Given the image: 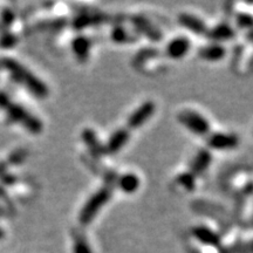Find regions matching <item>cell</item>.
I'll use <instances>...</instances> for the list:
<instances>
[{
	"label": "cell",
	"mask_w": 253,
	"mask_h": 253,
	"mask_svg": "<svg viewBox=\"0 0 253 253\" xmlns=\"http://www.w3.org/2000/svg\"><path fill=\"white\" fill-rule=\"evenodd\" d=\"M14 20V14L13 12L11 11V9H7L6 8L4 12H2L1 14V24H2V27H9L13 23Z\"/></svg>",
	"instance_id": "23"
},
{
	"label": "cell",
	"mask_w": 253,
	"mask_h": 253,
	"mask_svg": "<svg viewBox=\"0 0 253 253\" xmlns=\"http://www.w3.org/2000/svg\"><path fill=\"white\" fill-rule=\"evenodd\" d=\"M178 20L182 26H184L186 30L191 31L192 33L198 34V36L208 33V27L207 25L204 24V21L201 20V19L197 17H195V15L183 13L179 15Z\"/></svg>",
	"instance_id": "12"
},
{
	"label": "cell",
	"mask_w": 253,
	"mask_h": 253,
	"mask_svg": "<svg viewBox=\"0 0 253 253\" xmlns=\"http://www.w3.org/2000/svg\"><path fill=\"white\" fill-rule=\"evenodd\" d=\"M156 106L153 101H147L142 106L138 107L134 113L129 116L128 126L130 129H137L144 125L145 122L154 115Z\"/></svg>",
	"instance_id": "5"
},
{
	"label": "cell",
	"mask_w": 253,
	"mask_h": 253,
	"mask_svg": "<svg viewBox=\"0 0 253 253\" xmlns=\"http://www.w3.org/2000/svg\"><path fill=\"white\" fill-rule=\"evenodd\" d=\"M112 40H114L118 43H128L134 42V41H136V38L134 36H131V33H129V32L125 30V28L116 27L114 28L112 32Z\"/></svg>",
	"instance_id": "20"
},
{
	"label": "cell",
	"mask_w": 253,
	"mask_h": 253,
	"mask_svg": "<svg viewBox=\"0 0 253 253\" xmlns=\"http://www.w3.org/2000/svg\"><path fill=\"white\" fill-rule=\"evenodd\" d=\"M239 143L238 137L232 134H223V132H214L208 138L209 147L212 149L224 150L236 148Z\"/></svg>",
	"instance_id": "6"
},
{
	"label": "cell",
	"mask_w": 253,
	"mask_h": 253,
	"mask_svg": "<svg viewBox=\"0 0 253 253\" xmlns=\"http://www.w3.org/2000/svg\"><path fill=\"white\" fill-rule=\"evenodd\" d=\"M132 25H134L136 30L140 32L141 34H143L148 38V39L153 41H160L162 40V33L154 26L145 17L142 15H135L131 19Z\"/></svg>",
	"instance_id": "7"
},
{
	"label": "cell",
	"mask_w": 253,
	"mask_h": 253,
	"mask_svg": "<svg viewBox=\"0 0 253 253\" xmlns=\"http://www.w3.org/2000/svg\"><path fill=\"white\" fill-rule=\"evenodd\" d=\"M82 140H84V143L87 145L88 150H89V153L93 157L99 160L102 155L106 154L104 145L101 144V142L99 138H97L95 131L91 130V129H84V130L82 131Z\"/></svg>",
	"instance_id": "10"
},
{
	"label": "cell",
	"mask_w": 253,
	"mask_h": 253,
	"mask_svg": "<svg viewBox=\"0 0 253 253\" xmlns=\"http://www.w3.org/2000/svg\"><path fill=\"white\" fill-rule=\"evenodd\" d=\"M192 235L197 240L203 243L204 245L218 246L220 244V238L217 233H214L212 230L208 229L205 226H197L192 229Z\"/></svg>",
	"instance_id": "14"
},
{
	"label": "cell",
	"mask_w": 253,
	"mask_h": 253,
	"mask_svg": "<svg viewBox=\"0 0 253 253\" xmlns=\"http://www.w3.org/2000/svg\"><path fill=\"white\" fill-rule=\"evenodd\" d=\"M178 121L196 135L204 136L210 132V123L208 120L194 110H183L179 113Z\"/></svg>",
	"instance_id": "4"
},
{
	"label": "cell",
	"mask_w": 253,
	"mask_h": 253,
	"mask_svg": "<svg viewBox=\"0 0 253 253\" xmlns=\"http://www.w3.org/2000/svg\"><path fill=\"white\" fill-rule=\"evenodd\" d=\"M15 42V38L14 36H12V34H5L4 37H2L1 39V45L5 47V48H8V47H12L14 45Z\"/></svg>",
	"instance_id": "24"
},
{
	"label": "cell",
	"mask_w": 253,
	"mask_h": 253,
	"mask_svg": "<svg viewBox=\"0 0 253 253\" xmlns=\"http://www.w3.org/2000/svg\"><path fill=\"white\" fill-rule=\"evenodd\" d=\"M5 237V232H4V230L2 229H0V239H2Z\"/></svg>",
	"instance_id": "27"
},
{
	"label": "cell",
	"mask_w": 253,
	"mask_h": 253,
	"mask_svg": "<svg viewBox=\"0 0 253 253\" xmlns=\"http://www.w3.org/2000/svg\"><path fill=\"white\" fill-rule=\"evenodd\" d=\"M0 62L6 71L11 73V77L18 84H21L24 87H26L34 96L39 97V99H45L48 96V87L21 63L8 58L2 59Z\"/></svg>",
	"instance_id": "1"
},
{
	"label": "cell",
	"mask_w": 253,
	"mask_h": 253,
	"mask_svg": "<svg viewBox=\"0 0 253 253\" xmlns=\"http://www.w3.org/2000/svg\"><path fill=\"white\" fill-rule=\"evenodd\" d=\"M140 178L134 173H126L118 178V185L126 194H134L140 188Z\"/></svg>",
	"instance_id": "18"
},
{
	"label": "cell",
	"mask_w": 253,
	"mask_h": 253,
	"mask_svg": "<svg viewBox=\"0 0 253 253\" xmlns=\"http://www.w3.org/2000/svg\"><path fill=\"white\" fill-rule=\"evenodd\" d=\"M226 50L219 43H212V45L204 46L199 49V56L207 61H219L225 56Z\"/></svg>",
	"instance_id": "16"
},
{
	"label": "cell",
	"mask_w": 253,
	"mask_h": 253,
	"mask_svg": "<svg viewBox=\"0 0 253 253\" xmlns=\"http://www.w3.org/2000/svg\"><path fill=\"white\" fill-rule=\"evenodd\" d=\"M108 21V18H107L106 14L99 13V12H94V13H90V12H84L80 15H78L77 19L74 20V27L77 30H82V28L91 26V25H99L102 23H107Z\"/></svg>",
	"instance_id": "11"
},
{
	"label": "cell",
	"mask_w": 253,
	"mask_h": 253,
	"mask_svg": "<svg viewBox=\"0 0 253 253\" xmlns=\"http://www.w3.org/2000/svg\"><path fill=\"white\" fill-rule=\"evenodd\" d=\"M178 182L186 190H192L195 186V176H192L191 173H183L178 177Z\"/></svg>",
	"instance_id": "22"
},
{
	"label": "cell",
	"mask_w": 253,
	"mask_h": 253,
	"mask_svg": "<svg viewBox=\"0 0 253 253\" xmlns=\"http://www.w3.org/2000/svg\"><path fill=\"white\" fill-rule=\"evenodd\" d=\"M211 160H212V156H211L210 151L207 149L199 150L198 154L196 155L194 162L191 163V175H202L210 166Z\"/></svg>",
	"instance_id": "13"
},
{
	"label": "cell",
	"mask_w": 253,
	"mask_h": 253,
	"mask_svg": "<svg viewBox=\"0 0 253 253\" xmlns=\"http://www.w3.org/2000/svg\"><path fill=\"white\" fill-rule=\"evenodd\" d=\"M237 23L240 27L253 30V17L248 13H240L237 15Z\"/></svg>",
	"instance_id": "21"
},
{
	"label": "cell",
	"mask_w": 253,
	"mask_h": 253,
	"mask_svg": "<svg viewBox=\"0 0 253 253\" xmlns=\"http://www.w3.org/2000/svg\"><path fill=\"white\" fill-rule=\"evenodd\" d=\"M129 138H130V132L128 129L121 128L118 129L114 134L110 136V138L107 142V144L104 145V149L106 153L108 154H116L122 149L125 145L128 143Z\"/></svg>",
	"instance_id": "8"
},
{
	"label": "cell",
	"mask_w": 253,
	"mask_h": 253,
	"mask_svg": "<svg viewBox=\"0 0 253 253\" xmlns=\"http://www.w3.org/2000/svg\"><path fill=\"white\" fill-rule=\"evenodd\" d=\"M248 37H249V39H250V40H251V41H252V42H253V30H252L251 32H250V33L248 34Z\"/></svg>",
	"instance_id": "26"
},
{
	"label": "cell",
	"mask_w": 253,
	"mask_h": 253,
	"mask_svg": "<svg viewBox=\"0 0 253 253\" xmlns=\"http://www.w3.org/2000/svg\"><path fill=\"white\" fill-rule=\"evenodd\" d=\"M91 42L87 37H78L72 41V49L80 61H87L89 56Z\"/></svg>",
	"instance_id": "15"
},
{
	"label": "cell",
	"mask_w": 253,
	"mask_h": 253,
	"mask_svg": "<svg viewBox=\"0 0 253 253\" xmlns=\"http://www.w3.org/2000/svg\"><path fill=\"white\" fill-rule=\"evenodd\" d=\"M11 103V100L5 93H0V108L6 109L8 104Z\"/></svg>",
	"instance_id": "25"
},
{
	"label": "cell",
	"mask_w": 253,
	"mask_h": 253,
	"mask_svg": "<svg viewBox=\"0 0 253 253\" xmlns=\"http://www.w3.org/2000/svg\"><path fill=\"white\" fill-rule=\"evenodd\" d=\"M208 37L209 39H211L212 41H227L231 40L233 37L236 36L235 31L232 30V27L227 24H219L218 26L213 27L212 30L208 31Z\"/></svg>",
	"instance_id": "17"
},
{
	"label": "cell",
	"mask_w": 253,
	"mask_h": 253,
	"mask_svg": "<svg viewBox=\"0 0 253 253\" xmlns=\"http://www.w3.org/2000/svg\"><path fill=\"white\" fill-rule=\"evenodd\" d=\"M73 239H74L73 253H93L89 244H88V240L82 233L75 232L73 235Z\"/></svg>",
	"instance_id": "19"
},
{
	"label": "cell",
	"mask_w": 253,
	"mask_h": 253,
	"mask_svg": "<svg viewBox=\"0 0 253 253\" xmlns=\"http://www.w3.org/2000/svg\"><path fill=\"white\" fill-rule=\"evenodd\" d=\"M5 110L6 114H7V118L11 121L20 123L27 130L33 132V134H40L41 130H42V123H41L40 120L34 115H32L30 112H27L20 104L11 102Z\"/></svg>",
	"instance_id": "3"
},
{
	"label": "cell",
	"mask_w": 253,
	"mask_h": 253,
	"mask_svg": "<svg viewBox=\"0 0 253 253\" xmlns=\"http://www.w3.org/2000/svg\"><path fill=\"white\" fill-rule=\"evenodd\" d=\"M112 197V186L107 185L97 190L91 197L88 199L87 203L81 209L80 214H79V220L82 225H87L91 220L96 217L99 211L102 209L103 205L108 203Z\"/></svg>",
	"instance_id": "2"
},
{
	"label": "cell",
	"mask_w": 253,
	"mask_h": 253,
	"mask_svg": "<svg viewBox=\"0 0 253 253\" xmlns=\"http://www.w3.org/2000/svg\"><path fill=\"white\" fill-rule=\"evenodd\" d=\"M190 46H191V43H190V41L186 39V38L179 37L171 40L168 43L166 52L169 58L182 59L183 56L188 54V52L190 50Z\"/></svg>",
	"instance_id": "9"
}]
</instances>
